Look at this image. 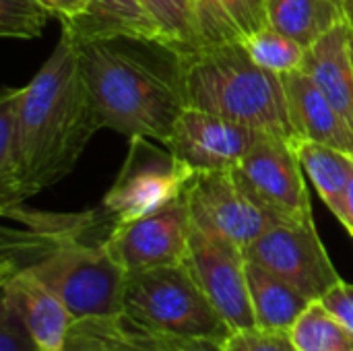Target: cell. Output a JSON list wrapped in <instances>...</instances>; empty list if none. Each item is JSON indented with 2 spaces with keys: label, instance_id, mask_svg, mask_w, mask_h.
<instances>
[{
  "label": "cell",
  "instance_id": "cell-18",
  "mask_svg": "<svg viewBox=\"0 0 353 351\" xmlns=\"http://www.w3.org/2000/svg\"><path fill=\"white\" fill-rule=\"evenodd\" d=\"M292 147L321 201L341 221L345 213V197L353 180V157L316 141L300 139Z\"/></svg>",
  "mask_w": 353,
  "mask_h": 351
},
{
  "label": "cell",
  "instance_id": "cell-32",
  "mask_svg": "<svg viewBox=\"0 0 353 351\" xmlns=\"http://www.w3.org/2000/svg\"><path fill=\"white\" fill-rule=\"evenodd\" d=\"M343 10H345V23L353 31V0H343Z\"/></svg>",
  "mask_w": 353,
  "mask_h": 351
},
{
  "label": "cell",
  "instance_id": "cell-36",
  "mask_svg": "<svg viewBox=\"0 0 353 351\" xmlns=\"http://www.w3.org/2000/svg\"><path fill=\"white\" fill-rule=\"evenodd\" d=\"M352 157H353V153H352Z\"/></svg>",
  "mask_w": 353,
  "mask_h": 351
},
{
  "label": "cell",
  "instance_id": "cell-9",
  "mask_svg": "<svg viewBox=\"0 0 353 351\" xmlns=\"http://www.w3.org/2000/svg\"><path fill=\"white\" fill-rule=\"evenodd\" d=\"M184 265L230 331L254 327L248 261L242 248L192 225Z\"/></svg>",
  "mask_w": 353,
  "mask_h": 351
},
{
  "label": "cell",
  "instance_id": "cell-22",
  "mask_svg": "<svg viewBox=\"0 0 353 351\" xmlns=\"http://www.w3.org/2000/svg\"><path fill=\"white\" fill-rule=\"evenodd\" d=\"M23 203L19 89H4L0 99V209Z\"/></svg>",
  "mask_w": 353,
  "mask_h": 351
},
{
  "label": "cell",
  "instance_id": "cell-23",
  "mask_svg": "<svg viewBox=\"0 0 353 351\" xmlns=\"http://www.w3.org/2000/svg\"><path fill=\"white\" fill-rule=\"evenodd\" d=\"M298 351H353L350 331L321 300L308 304L290 329Z\"/></svg>",
  "mask_w": 353,
  "mask_h": 351
},
{
  "label": "cell",
  "instance_id": "cell-24",
  "mask_svg": "<svg viewBox=\"0 0 353 351\" xmlns=\"http://www.w3.org/2000/svg\"><path fill=\"white\" fill-rule=\"evenodd\" d=\"M242 46L261 68L275 72L279 77L294 72V70H302L304 60H306V50H308L296 39L273 29L271 25H267L265 29L244 39Z\"/></svg>",
  "mask_w": 353,
  "mask_h": 351
},
{
  "label": "cell",
  "instance_id": "cell-8",
  "mask_svg": "<svg viewBox=\"0 0 353 351\" xmlns=\"http://www.w3.org/2000/svg\"><path fill=\"white\" fill-rule=\"evenodd\" d=\"M244 254L246 261L275 273L310 300H321L343 279L314 221H279L256 238Z\"/></svg>",
  "mask_w": 353,
  "mask_h": 351
},
{
  "label": "cell",
  "instance_id": "cell-3",
  "mask_svg": "<svg viewBox=\"0 0 353 351\" xmlns=\"http://www.w3.org/2000/svg\"><path fill=\"white\" fill-rule=\"evenodd\" d=\"M19 126L23 201L68 176L101 128L79 68L74 41L66 31L39 72L19 89Z\"/></svg>",
  "mask_w": 353,
  "mask_h": 351
},
{
  "label": "cell",
  "instance_id": "cell-11",
  "mask_svg": "<svg viewBox=\"0 0 353 351\" xmlns=\"http://www.w3.org/2000/svg\"><path fill=\"white\" fill-rule=\"evenodd\" d=\"M190 228L184 194L151 215L116 223L108 236V250L126 273L178 265L186 259Z\"/></svg>",
  "mask_w": 353,
  "mask_h": 351
},
{
  "label": "cell",
  "instance_id": "cell-15",
  "mask_svg": "<svg viewBox=\"0 0 353 351\" xmlns=\"http://www.w3.org/2000/svg\"><path fill=\"white\" fill-rule=\"evenodd\" d=\"M298 141H316L353 153V128L304 70L281 74Z\"/></svg>",
  "mask_w": 353,
  "mask_h": 351
},
{
  "label": "cell",
  "instance_id": "cell-1",
  "mask_svg": "<svg viewBox=\"0 0 353 351\" xmlns=\"http://www.w3.org/2000/svg\"><path fill=\"white\" fill-rule=\"evenodd\" d=\"M0 271H23L56 292L74 321L122 312L126 271L108 250L114 219L105 209L48 213L2 207Z\"/></svg>",
  "mask_w": 353,
  "mask_h": 351
},
{
  "label": "cell",
  "instance_id": "cell-5",
  "mask_svg": "<svg viewBox=\"0 0 353 351\" xmlns=\"http://www.w3.org/2000/svg\"><path fill=\"white\" fill-rule=\"evenodd\" d=\"M122 312L182 339L221 343L230 333L184 263L126 273Z\"/></svg>",
  "mask_w": 353,
  "mask_h": 351
},
{
  "label": "cell",
  "instance_id": "cell-34",
  "mask_svg": "<svg viewBox=\"0 0 353 351\" xmlns=\"http://www.w3.org/2000/svg\"><path fill=\"white\" fill-rule=\"evenodd\" d=\"M350 48H352V58H353V31L350 29Z\"/></svg>",
  "mask_w": 353,
  "mask_h": 351
},
{
  "label": "cell",
  "instance_id": "cell-21",
  "mask_svg": "<svg viewBox=\"0 0 353 351\" xmlns=\"http://www.w3.org/2000/svg\"><path fill=\"white\" fill-rule=\"evenodd\" d=\"M60 23L62 27L77 31V33L128 31V33L168 39L161 27L145 10L141 0H89L87 14L72 19V21H60Z\"/></svg>",
  "mask_w": 353,
  "mask_h": 351
},
{
  "label": "cell",
  "instance_id": "cell-16",
  "mask_svg": "<svg viewBox=\"0 0 353 351\" xmlns=\"http://www.w3.org/2000/svg\"><path fill=\"white\" fill-rule=\"evenodd\" d=\"M302 70L353 128V58L347 23L333 27L306 50Z\"/></svg>",
  "mask_w": 353,
  "mask_h": 351
},
{
  "label": "cell",
  "instance_id": "cell-12",
  "mask_svg": "<svg viewBox=\"0 0 353 351\" xmlns=\"http://www.w3.org/2000/svg\"><path fill=\"white\" fill-rule=\"evenodd\" d=\"M263 134L250 126L186 106L163 145L194 174H209L238 168Z\"/></svg>",
  "mask_w": 353,
  "mask_h": 351
},
{
  "label": "cell",
  "instance_id": "cell-28",
  "mask_svg": "<svg viewBox=\"0 0 353 351\" xmlns=\"http://www.w3.org/2000/svg\"><path fill=\"white\" fill-rule=\"evenodd\" d=\"M0 351H41L23 317L0 300Z\"/></svg>",
  "mask_w": 353,
  "mask_h": 351
},
{
  "label": "cell",
  "instance_id": "cell-26",
  "mask_svg": "<svg viewBox=\"0 0 353 351\" xmlns=\"http://www.w3.org/2000/svg\"><path fill=\"white\" fill-rule=\"evenodd\" d=\"M54 14L37 0H0V35L35 39Z\"/></svg>",
  "mask_w": 353,
  "mask_h": 351
},
{
  "label": "cell",
  "instance_id": "cell-6",
  "mask_svg": "<svg viewBox=\"0 0 353 351\" xmlns=\"http://www.w3.org/2000/svg\"><path fill=\"white\" fill-rule=\"evenodd\" d=\"M128 155L105 192L101 207L114 223H126L151 215L186 194L196 176L165 145L147 137L128 139Z\"/></svg>",
  "mask_w": 353,
  "mask_h": 351
},
{
  "label": "cell",
  "instance_id": "cell-10",
  "mask_svg": "<svg viewBox=\"0 0 353 351\" xmlns=\"http://www.w3.org/2000/svg\"><path fill=\"white\" fill-rule=\"evenodd\" d=\"M234 172L261 203L285 221H314L304 170L285 139L265 132Z\"/></svg>",
  "mask_w": 353,
  "mask_h": 351
},
{
  "label": "cell",
  "instance_id": "cell-20",
  "mask_svg": "<svg viewBox=\"0 0 353 351\" xmlns=\"http://www.w3.org/2000/svg\"><path fill=\"white\" fill-rule=\"evenodd\" d=\"M269 25L304 48L345 23L343 0H269Z\"/></svg>",
  "mask_w": 353,
  "mask_h": 351
},
{
  "label": "cell",
  "instance_id": "cell-33",
  "mask_svg": "<svg viewBox=\"0 0 353 351\" xmlns=\"http://www.w3.org/2000/svg\"><path fill=\"white\" fill-rule=\"evenodd\" d=\"M217 345H219V343H215V341H201L199 351H219L217 350Z\"/></svg>",
  "mask_w": 353,
  "mask_h": 351
},
{
  "label": "cell",
  "instance_id": "cell-17",
  "mask_svg": "<svg viewBox=\"0 0 353 351\" xmlns=\"http://www.w3.org/2000/svg\"><path fill=\"white\" fill-rule=\"evenodd\" d=\"M269 0H194L201 48L244 41L269 25Z\"/></svg>",
  "mask_w": 353,
  "mask_h": 351
},
{
  "label": "cell",
  "instance_id": "cell-14",
  "mask_svg": "<svg viewBox=\"0 0 353 351\" xmlns=\"http://www.w3.org/2000/svg\"><path fill=\"white\" fill-rule=\"evenodd\" d=\"M201 341L155 331L126 312L77 321L66 351H199Z\"/></svg>",
  "mask_w": 353,
  "mask_h": 351
},
{
  "label": "cell",
  "instance_id": "cell-25",
  "mask_svg": "<svg viewBox=\"0 0 353 351\" xmlns=\"http://www.w3.org/2000/svg\"><path fill=\"white\" fill-rule=\"evenodd\" d=\"M163 35L186 54L201 50L194 4L190 0H141Z\"/></svg>",
  "mask_w": 353,
  "mask_h": 351
},
{
  "label": "cell",
  "instance_id": "cell-13",
  "mask_svg": "<svg viewBox=\"0 0 353 351\" xmlns=\"http://www.w3.org/2000/svg\"><path fill=\"white\" fill-rule=\"evenodd\" d=\"M2 300L27 323L41 351H66L74 317L64 300L23 271H0Z\"/></svg>",
  "mask_w": 353,
  "mask_h": 351
},
{
  "label": "cell",
  "instance_id": "cell-19",
  "mask_svg": "<svg viewBox=\"0 0 353 351\" xmlns=\"http://www.w3.org/2000/svg\"><path fill=\"white\" fill-rule=\"evenodd\" d=\"M248 288H250V302L254 325L273 331H290L298 317L308 308L310 300L292 283L283 281L275 273L263 269L248 261Z\"/></svg>",
  "mask_w": 353,
  "mask_h": 351
},
{
  "label": "cell",
  "instance_id": "cell-31",
  "mask_svg": "<svg viewBox=\"0 0 353 351\" xmlns=\"http://www.w3.org/2000/svg\"><path fill=\"white\" fill-rule=\"evenodd\" d=\"M353 238V180L350 184V190H347V197H345V213H343V219L339 221Z\"/></svg>",
  "mask_w": 353,
  "mask_h": 351
},
{
  "label": "cell",
  "instance_id": "cell-30",
  "mask_svg": "<svg viewBox=\"0 0 353 351\" xmlns=\"http://www.w3.org/2000/svg\"><path fill=\"white\" fill-rule=\"evenodd\" d=\"M60 21H72L89 10V0H37Z\"/></svg>",
  "mask_w": 353,
  "mask_h": 351
},
{
  "label": "cell",
  "instance_id": "cell-2",
  "mask_svg": "<svg viewBox=\"0 0 353 351\" xmlns=\"http://www.w3.org/2000/svg\"><path fill=\"white\" fill-rule=\"evenodd\" d=\"M79 68L99 126L118 134L168 141L174 122L188 106V56L163 37L128 31L77 33Z\"/></svg>",
  "mask_w": 353,
  "mask_h": 351
},
{
  "label": "cell",
  "instance_id": "cell-7",
  "mask_svg": "<svg viewBox=\"0 0 353 351\" xmlns=\"http://www.w3.org/2000/svg\"><path fill=\"white\" fill-rule=\"evenodd\" d=\"M194 228L246 250L269 228L285 221L261 203L234 170L196 174L186 188Z\"/></svg>",
  "mask_w": 353,
  "mask_h": 351
},
{
  "label": "cell",
  "instance_id": "cell-4",
  "mask_svg": "<svg viewBox=\"0 0 353 351\" xmlns=\"http://www.w3.org/2000/svg\"><path fill=\"white\" fill-rule=\"evenodd\" d=\"M186 101L292 145L298 141L281 77L261 68L240 41L205 46L188 56Z\"/></svg>",
  "mask_w": 353,
  "mask_h": 351
},
{
  "label": "cell",
  "instance_id": "cell-27",
  "mask_svg": "<svg viewBox=\"0 0 353 351\" xmlns=\"http://www.w3.org/2000/svg\"><path fill=\"white\" fill-rule=\"evenodd\" d=\"M219 351H298L290 331H273L263 327H246L230 331L217 345Z\"/></svg>",
  "mask_w": 353,
  "mask_h": 351
},
{
  "label": "cell",
  "instance_id": "cell-29",
  "mask_svg": "<svg viewBox=\"0 0 353 351\" xmlns=\"http://www.w3.org/2000/svg\"><path fill=\"white\" fill-rule=\"evenodd\" d=\"M321 302L350 329L353 331V283L341 279L337 285H333Z\"/></svg>",
  "mask_w": 353,
  "mask_h": 351
},
{
  "label": "cell",
  "instance_id": "cell-35",
  "mask_svg": "<svg viewBox=\"0 0 353 351\" xmlns=\"http://www.w3.org/2000/svg\"><path fill=\"white\" fill-rule=\"evenodd\" d=\"M190 2H192V4H194V0H190Z\"/></svg>",
  "mask_w": 353,
  "mask_h": 351
}]
</instances>
